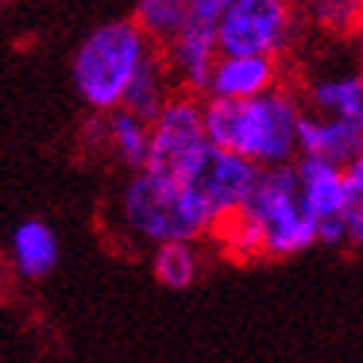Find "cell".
<instances>
[{"label":"cell","instance_id":"6da1fadb","mask_svg":"<svg viewBox=\"0 0 363 363\" xmlns=\"http://www.w3.org/2000/svg\"><path fill=\"white\" fill-rule=\"evenodd\" d=\"M298 118L296 98L281 89L251 101L213 98L204 106V133L216 148L240 154L257 169H275L298 151Z\"/></svg>","mask_w":363,"mask_h":363},{"label":"cell","instance_id":"7a4b0ae2","mask_svg":"<svg viewBox=\"0 0 363 363\" xmlns=\"http://www.w3.org/2000/svg\"><path fill=\"white\" fill-rule=\"evenodd\" d=\"M127 225L148 240L166 242H189L213 230L210 210L180 184V180L157 177L151 172L139 174L124 198Z\"/></svg>","mask_w":363,"mask_h":363},{"label":"cell","instance_id":"3957f363","mask_svg":"<svg viewBox=\"0 0 363 363\" xmlns=\"http://www.w3.org/2000/svg\"><path fill=\"white\" fill-rule=\"evenodd\" d=\"M145 50L148 42L136 21H113L98 27L83 42L74 60V83L80 95L98 110L121 104L124 89L139 68Z\"/></svg>","mask_w":363,"mask_h":363},{"label":"cell","instance_id":"277c9868","mask_svg":"<svg viewBox=\"0 0 363 363\" xmlns=\"http://www.w3.org/2000/svg\"><path fill=\"white\" fill-rule=\"evenodd\" d=\"M242 213L260 225L272 257L298 254L316 242V222L304 207L296 166L263 169Z\"/></svg>","mask_w":363,"mask_h":363},{"label":"cell","instance_id":"5b68a950","mask_svg":"<svg viewBox=\"0 0 363 363\" xmlns=\"http://www.w3.org/2000/svg\"><path fill=\"white\" fill-rule=\"evenodd\" d=\"M260 172L263 169H257L245 157L216 148V145L207 142L204 151L180 174V184L210 210L213 225H216L245 207V201L251 198L254 186L260 180Z\"/></svg>","mask_w":363,"mask_h":363},{"label":"cell","instance_id":"8992f818","mask_svg":"<svg viewBox=\"0 0 363 363\" xmlns=\"http://www.w3.org/2000/svg\"><path fill=\"white\" fill-rule=\"evenodd\" d=\"M293 33V0H233L219 21L222 57H272Z\"/></svg>","mask_w":363,"mask_h":363},{"label":"cell","instance_id":"52a82bcc","mask_svg":"<svg viewBox=\"0 0 363 363\" xmlns=\"http://www.w3.org/2000/svg\"><path fill=\"white\" fill-rule=\"evenodd\" d=\"M204 110L192 98H174L162 106V113L154 121L145 172L180 180L189 162L204 151Z\"/></svg>","mask_w":363,"mask_h":363},{"label":"cell","instance_id":"ba28073f","mask_svg":"<svg viewBox=\"0 0 363 363\" xmlns=\"http://www.w3.org/2000/svg\"><path fill=\"white\" fill-rule=\"evenodd\" d=\"M298 186L304 207L316 222V240L325 245H337L346 240V186L342 169L334 162L304 157L298 166Z\"/></svg>","mask_w":363,"mask_h":363},{"label":"cell","instance_id":"9c48e42d","mask_svg":"<svg viewBox=\"0 0 363 363\" xmlns=\"http://www.w3.org/2000/svg\"><path fill=\"white\" fill-rule=\"evenodd\" d=\"M298 151L304 157L334 162V166H349L354 157L363 154V127L328 118V116H304L298 118Z\"/></svg>","mask_w":363,"mask_h":363},{"label":"cell","instance_id":"30bf717a","mask_svg":"<svg viewBox=\"0 0 363 363\" xmlns=\"http://www.w3.org/2000/svg\"><path fill=\"white\" fill-rule=\"evenodd\" d=\"M278 83V62L272 57H219L210 77L213 98L251 101L272 92Z\"/></svg>","mask_w":363,"mask_h":363},{"label":"cell","instance_id":"8fae6325","mask_svg":"<svg viewBox=\"0 0 363 363\" xmlns=\"http://www.w3.org/2000/svg\"><path fill=\"white\" fill-rule=\"evenodd\" d=\"M219 53V27L204 21H186L180 35L172 42V65L180 71L189 89H210V77Z\"/></svg>","mask_w":363,"mask_h":363},{"label":"cell","instance_id":"7c38bea8","mask_svg":"<svg viewBox=\"0 0 363 363\" xmlns=\"http://www.w3.org/2000/svg\"><path fill=\"white\" fill-rule=\"evenodd\" d=\"M162 74H166V60L160 57V53L154 48L145 50V57L139 62V68L133 71L130 83H127L124 89V113L136 116L139 121H157V116L162 113V106H166V80H162Z\"/></svg>","mask_w":363,"mask_h":363},{"label":"cell","instance_id":"4fadbf2b","mask_svg":"<svg viewBox=\"0 0 363 363\" xmlns=\"http://www.w3.org/2000/svg\"><path fill=\"white\" fill-rule=\"evenodd\" d=\"M316 116L342 118L363 127V74H334L311 89Z\"/></svg>","mask_w":363,"mask_h":363},{"label":"cell","instance_id":"5bb4252c","mask_svg":"<svg viewBox=\"0 0 363 363\" xmlns=\"http://www.w3.org/2000/svg\"><path fill=\"white\" fill-rule=\"evenodd\" d=\"M15 260L27 278H42L57 263V237L42 222H24L15 230Z\"/></svg>","mask_w":363,"mask_h":363},{"label":"cell","instance_id":"9a60e30c","mask_svg":"<svg viewBox=\"0 0 363 363\" xmlns=\"http://www.w3.org/2000/svg\"><path fill=\"white\" fill-rule=\"evenodd\" d=\"M189 21V0H139L136 27L160 42H174Z\"/></svg>","mask_w":363,"mask_h":363},{"label":"cell","instance_id":"2e32d148","mask_svg":"<svg viewBox=\"0 0 363 363\" xmlns=\"http://www.w3.org/2000/svg\"><path fill=\"white\" fill-rule=\"evenodd\" d=\"M307 15L331 35L363 33V0H307Z\"/></svg>","mask_w":363,"mask_h":363},{"label":"cell","instance_id":"e0dca14e","mask_svg":"<svg viewBox=\"0 0 363 363\" xmlns=\"http://www.w3.org/2000/svg\"><path fill=\"white\" fill-rule=\"evenodd\" d=\"M154 272H157V278L166 286L184 289L195 278V251L186 242H166V245H160L157 257H154Z\"/></svg>","mask_w":363,"mask_h":363},{"label":"cell","instance_id":"ac0fdd59","mask_svg":"<svg viewBox=\"0 0 363 363\" xmlns=\"http://www.w3.org/2000/svg\"><path fill=\"white\" fill-rule=\"evenodd\" d=\"M110 133L113 142L118 145L121 157L130 162V166H145L148 162V145H151V133L136 116L130 113H118L110 121Z\"/></svg>","mask_w":363,"mask_h":363},{"label":"cell","instance_id":"d6986e66","mask_svg":"<svg viewBox=\"0 0 363 363\" xmlns=\"http://www.w3.org/2000/svg\"><path fill=\"white\" fill-rule=\"evenodd\" d=\"M342 186H346V216L363 213V154L342 166Z\"/></svg>","mask_w":363,"mask_h":363},{"label":"cell","instance_id":"ffe728a7","mask_svg":"<svg viewBox=\"0 0 363 363\" xmlns=\"http://www.w3.org/2000/svg\"><path fill=\"white\" fill-rule=\"evenodd\" d=\"M233 0H189V18L192 21H204V24H216L225 18V12L230 9Z\"/></svg>","mask_w":363,"mask_h":363},{"label":"cell","instance_id":"44dd1931","mask_svg":"<svg viewBox=\"0 0 363 363\" xmlns=\"http://www.w3.org/2000/svg\"><path fill=\"white\" fill-rule=\"evenodd\" d=\"M346 240L357 248H363V213L346 216Z\"/></svg>","mask_w":363,"mask_h":363},{"label":"cell","instance_id":"7402d4cb","mask_svg":"<svg viewBox=\"0 0 363 363\" xmlns=\"http://www.w3.org/2000/svg\"><path fill=\"white\" fill-rule=\"evenodd\" d=\"M360 35H363V33H360Z\"/></svg>","mask_w":363,"mask_h":363}]
</instances>
